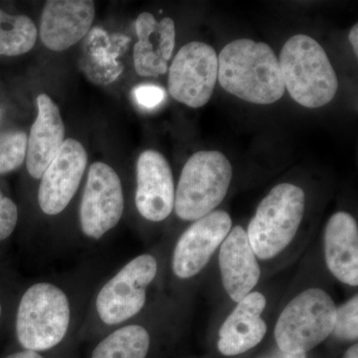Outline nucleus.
<instances>
[{"label": "nucleus", "mask_w": 358, "mask_h": 358, "mask_svg": "<svg viewBox=\"0 0 358 358\" xmlns=\"http://www.w3.org/2000/svg\"><path fill=\"white\" fill-rule=\"evenodd\" d=\"M306 210V194L292 183L275 185L264 197L246 231L257 258L272 260L293 242Z\"/></svg>", "instance_id": "39448f33"}, {"label": "nucleus", "mask_w": 358, "mask_h": 358, "mask_svg": "<svg viewBox=\"0 0 358 358\" xmlns=\"http://www.w3.org/2000/svg\"><path fill=\"white\" fill-rule=\"evenodd\" d=\"M266 306L267 299L260 292H252L238 301L219 329V352L235 357L258 345L267 334V324L261 317Z\"/></svg>", "instance_id": "2eb2a0df"}, {"label": "nucleus", "mask_w": 358, "mask_h": 358, "mask_svg": "<svg viewBox=\"0 0 358 358\" xmlns=\"http://www.w3.org/2000/svg\"><path fill=\"white\" fill-rule=\"evenodd\" d=\"M134 99L141 107L154 109L166 98L164 90L155 85H141L134 91Z\"/></svg>", "instance_id": "393cba45"}, {"label": "nucleus", "mask_w": 358, "mask_h": 358, "mask_svg": "<svg viewBox=\"0 0 358 358\" xmlns=\"http://www.w3.org/2000/svg\"><path fill=\"white\" fill-rule=\"evenodd\" d=\"M336 338L346 343H355L358 338V296L355 294L350 301L336 310V324L333 334Z\"/></svg>", "instance_id": "5701e85b"}, {"label": "nucleus", "mask_w": 358, "mask_h": 358, "mask_svg": "<svg viewBox=\"0 0 358 358\" xmlns=\"http://www.w3.org/2000/svg\"><path fill=\"white\" fill-rule=\"evenodd\" d=\"M232 176V166L222 152L201 150L193 155L176 188V216L194 222L215 210L227 195Z\"/></svg>", "instance_id": "423d86ee"}, {"label": "nucleus", "mask_w": 358, "mask_h": 358, "mask_svg": "<svg viewBox=\"0 0 358 358\" xmlns=\"http://www.w3.org/2000/svg\"><path fill=\"white\" fill-rule=\"evenodd\" d=\"M122 44H110L109 35L102 28L96 27L90 32L81 56V69L94 83L109 85L114 82L122 71L117 61Z\"/></svg>", "instance_id": "aec40b11"}, {"label": "nucleus", "mask_w": 358, "mask_h": 358, "mask_svg": "<svg viewBox=\"0 0 358 358\" xmlns=\"http://www.w3.org/2000/svg\"><path fill=\"white\" fill-rule=\"evenodd\" d=\"M279 63L285 89L294 102L317 109L333 101L338 79L319 42L308 35H294L282 46Z\"/></svg>", "instance_id": "20e7f679"}, {"label": "nucleus", "mask_w": 358, "mask_h": 358, "mask_svg": "<svg viewBox=\"0 0 358 358\" xmlns=\"http://www.w3.org/2000/svg\"><path fill=\"white\" fill-rule=\"evenodd\" d=\"M157 257L143 253L131 259L92 292L80 333L103 336L136 320L147 308L159 275Z\"/></svg>", "instance_id": "f03ea898"}, {"label": "nucleus", "mask_w": 358, "mask_h": 358, "mask_svg": "<svg viewBox=\"0 0 358 358\" xmlns=\"http://www.w3.org/2000/svg\"><path fill=\"white\" fill-rule=\"evenodd\" d=\"M232 219L226 211L216 210L194 221L179 236L171 254V272L181 281L199 274L220 248L232 229Z\"/></svg>", "instance_id": "9d476101"}, {"label": "nucleus", "mask_w": 358, "mask_h": 358, "mask_svg": "<svg viewBox=\"0 0 358 358\" xmlns=\"http://www.w3.org/2000/svg\"><path fill=\"white\" fill-rule=\"evenodd\" d=\"M36 25L26 15H13L0 9V56H20L36 43Z\"/></svg>", "instance_id": "412c9836"}, {"label": "nucleus", "mask_w": 358, "mask_h": 358, "mask_svg": "<svg viewBox=\"0 0 358 358\" xmlns=\"http://www.w3.org/2000/svg\"><path fill=\"white\" fill-rule=\"evenodd\" d=\"M152 343L150 329L133 320L103 334L90 358H147Z\"/></svg>", "instance_id": "6ab92c4d"}, {"label": "nucleus", "mask_w": 358, "mask_h": 358, "mask_svg": "<svg viewBox=\"0 0 358 358\" xmlns=\"http://www.w3.org/2000/svg\"><path fill=\"white\" fill-rule=\"evenodd\" d=\"M38 115L27 141L26 167L33 179L40 180L65 141V126L58 106L47 94L37 96Z\"/></svg>", "instance_id": "f3484780"}, {"label": "nucleus", "mask_w": 358, "mask_h": 358, "mask_svg": "<svg viewBox=\"0 0 358 358\" xmlns=\"http://www.w3.org/2000/svg\"><path fill=\"white\" fill-rule=\"evenodd\" d=\"M218 79L213 47L193 41L181 47L169 67V92L174 100L197 109L209 102Z\"/></svg>", "instance_id": "1a4fd4ad"}, {"label": "nucleus", "mask_w": 358, "mask_h": 358, "mask_svg": "<svg viewBox=\"0 0 358 358\" xmlns=\"http://www.w3.org/2000/svg\"><path fill=\"white\" fill-rule=\"evenodd\" d=\"M93 292V291H92ZM92 292L54 280L32 282L21 294L14 329L22 350L49 352L80 329Z\"/></svg>", "instance_id": "f257e3e1"}, {"label": "nucleus", "mask_w": 358, "mask_h": 358, "mask_svg": "<svg viewBox=\"0 0 358 358\" xmlns=\"http://www.w3.org/2000/svg\"><path fill=\"white\" fill-rule=\"evenodd\" d=\"M258 358H308L307 353H293L287 352L284 350H280L279 348H275L274 350L261 355Z\"/></svg>", "instance_id": "a878e982"}, {"label": "nucleus", "mask_w": 358, "mask_h": 358, "mask_svg": "<svg viewBox=\"0 0 358 358\" xmlns=\"http://www.w3.org/2000/svg\"><path fill=\"white\" fill-rule=\"evenodd\" d=\"M124 195L121 178L109 164L90 166L79 206V227L91 242H99L121 222Z\"/></svg>", "instance_id": "6e6552de"}, {"label": "nucleus", "mask_w": 358, "mask_h": 358, "mask_svg": "<svg viewBox=\"0 0 358 358\" xmlns=\"http://www.w3.org/2000/svg\"><path fill=\"white\" fill-rule=\"evenodd\" d=\"M138 42L134 47V65L141 77L166 74L176 46V24L171 18L157 21L150 13L136 20Z\"/></svg>", "instance_id": "dca6fc26"}, {"label": "nucleus", "mask_w": 358, "mask_h": 358, "mask_svg": "<svg viewBox=\"0 0 358 358\" xmlns=\"http://www.w3.org/2000/svg\"><path fill=\"white\" fill-rule=\"evenodd\" d=\"M217 80L227 93L256 105L277 102L286 90L274 50L251 39H237L224 47Z\"/></svg>", "instance_id": "7ed1b4c3"}, {"label": "nucleus", "mask_w": 358, "mask_h": 358, "mask_svg": "<svg viewBox=\"0 0 358 358\" xmlns=\"http://www.w3.org/2000/svg\"><path fill=\"white\" fill-rule=\"evenodd\" d=\"M88 164L81 143L67 138L40 179L37 201L42 213L57 216L69 206L79 190Z\"/></svg>", "instance_id": "9b49d317"}, {"label": "nucleus", "mask_w": 358, "mask_h": 358, "mask_svg": "<svg viewBox=\"0 0 358 358\" xmlns=\"http://www.w3.org/2000/svg\"><path fill=\"white\" fill-rule=\"evenodd\" d=\"M343 358H358V345L357 343L350 346L348 350H346L345 357Z\"/></svg>", "instance_id": "c85d7f7f"}, {"label": "nucleus", "mask_w": 358, "mask_h": 358, "mask_svg": "<svg viewBox=\"0 0 358 358\" xmlns=\"http://www.w3.org/2000/svg\"><path fill=\"white\" fill-rule=\"evenodd\" d=\"M27 141V134L22 131L0 133V176L13 173L22 166Z\"/></svg>", "instance_id": "4be33fe9"}, {"label": "nucleus", "mask_w": 358, "mask_h": 358, "mask_svg": "<svg viewBox=\"0 0 358 358\" xmlns=\"http://www.w3.org/2000/svg\"><path fill=\"white\" fill-rule=\"evenodd\" d=\"M2 315H3V306H2V303L0 301V322H1Z\"/></svg>", "instance_id": "c756f323"}, {"label": "nucleus", "mask_w": 358, "mask_h": 358, "mask_svg": "<svg viewBox=\"0 0 358 358\" xmlns=\"http://www.w3.org/2000/svg\"><path fill=\"white\" fill-rule=\"evenodd\" d=\"M336 307L324 289L310 288L289 301L275 324L277 348L287 352L307 353L333 334Z\"/></svg>", "instance_id": "0eeeda50"}, {"label": "nucleus", "mask_w": 358, "mask_h": 358, "mask_svg": "<svg viewBox=\"0 0 358 358\" xmlns=\"http://www.w3.org/2000/svg\"><path fill=\"white\" fill-rule=\"evenodd\" d=\"M174 199L176 186L169 162L157 150H145L136 162V210L145 220L162 222L173 213Z\"/></svg>", "instance_id": "f8f14e48"}, {"label": "nucleus", "mask_w": 358, "mask_h": 358, "mask_svg": "<svg viewBox=\"0 0 358 358\" xmlns=\"http://www.w3.org/2000/svg\"><path fill=\"white\" fill-rule=\"evenodd\" d=\"M324 259L329 272L343 284L358 285V226L352 214L339 211L324 229Z\"/></svg>", "instance_id": "a211bd4d"}, {"label": "nucleus", "mask_w": 358, "mask_h": 358, "mask_svg": "<svg viewBox=\"0 0 358 358\" xmlns=\"http://www.w3.org/2000/svg\"><path fill=\"white\" fill-rule=\"evenodd\" d=\"M219 270L223 288L231 300L240 301L253 292L261 267L241 226L231 229L219 249Z\"/></svg>", "instance_id": "4468645a"}, {"label": "nucleus", "mask_w": 358, "mask_h": 358, "mask_svg": "<svg viewBox=\"0 0 358 358\" xmlns=\"http://www.w3.org/2000/svg\"><path fill=\"white\" fill-rule=\"evenodd\" d=\"M348 39H350V44H352L353 51H355V56L358 55V25L357 23L352 29H350V34H348Z\"/></svg>", "instance_id": "cd10ccee"}, {"label": "nucleus", "mask_w": 358, "mask_h": 358, "mask_svg": "<svg viewBox=\"0 0 358 358\" xmlns=\"http://www.w3.org/2000/svg\"><path fill=\"white\" fill-rule=\"evenodd\" d=\"M6 358H45L42 353L32 352V350H22L20 352L13 353Z\"/></svg>", "instance_id": "bb28decb"}, {"label": "nucleus", "mask_w": 358, "mask_h": 358, "mask_svg": "<svg viewBox=\"0 0 358 358\" xmlns=\"http://www.w3.org/2000/svg\"><path fill=\"white\" fill-rule=\"evenodd\" d=\"M95 14V2L90 0L45 2L39 30L42 43L49 50H67L88 34Z\"/></svg>", "instance_id": "ddd939ff"}, {"label": "nucleus", "mask_w": 358, "mask_h": 358, "mask_svg": "<svg viewBox=\"0 0 358 358\" xmlns=\"http://www.w3.org/2000/svg\"><path fill=\"white\" fill-rule=\"evenodd\" d=\"M20 212L15 202L0 190V243L11 237L17 226Z\"/></svg>", "instance_id": "b1692460"}]
</instances>
